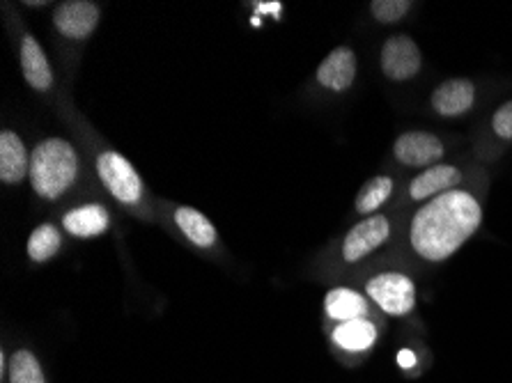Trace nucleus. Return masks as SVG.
Listing matches in <instances>:
<instances>
[{
	"label": "nucleus",
	"mask_w": 512,
	"mask_h": 383,
	"mask_svg": "<svg viewBox=\"0 0 512 383\" xmlns=\"http://www.w3.org/2000/svg\"><path fill=\"white\" fill-rule=\"evenodd\" d=\"M393 154L409 168H425L444 156V143L437 136L425 134V131H409V134H402L395 140Z\"/></svg>",
	"instance_id": "7"
},
{
	"label": "nucleus",
	"mask_w": 512,
	"mask_h": 383,
	"mask_svg": "<svg viewBox=\"0 0 512 383\" xmlns=\"http://www.w3.org/2000/svg\"><path fill=\"white\" fill-rule=\"evenodd\" d=\"M391 234V225L389 218L382 214H372L366 221L354 225L352 230L347 232V237L343 241V257L345 262H359L363 257L370 255L372 250H377L379 246L389 239Z\"/></svg>",
	"instance_id": "6"
},
{
	"label": "nucleus",
	"mask_w": 512,
	"mask_h": 383,
	"mask_svg": "<svg viewBox=\"0 0 512 383\" xmlns=\"http://www.w3.org/2000/svg\"><path fill=\"white\" fill-rule=\"evenodd\" d=\"M476 101V88L469 78H451L432 92V108L441 117L464 115Z\"/></svg>",
	"instance_id": "10"
},
{
	"label": "nucleus",
	"mask_w": 512,
	"mask_h": 383,
	"mask_svg": "<svg viewBox=\"0 0 512 383\" xmlns=\"http://www.w3.org/2000/svg\"><path fill=\"white\" fill-rule=\"evenodd\" d=\"M377 340V328L368 319H354V322L340 324L333 331V342L347 351H366Z\"/></svg>",
	"instance_id": "17"
},
{
	"label": "nucleus",
	"mask_w": 512,
	"mask_h": 383,
	"mask_svg": "<svg viewBox=\"0 0 512 383\" xmlns=\"http://www.w3.org/2000/svg\"><path fill=\"white\" fill-rule=\"evenodd\" d=\"M30 175V159L21 138L12 131L0 134V179L5 184H17Z\"/></svg>",
	"instance_id": "12"
},
{
	"label": "nucleus",
	"mask_w": 512,
	"mask_h": 383,
	"mask_svg": "<svg viewBox=\"0 0 512 383\" xmlns=\"http://www.w3.org/2000/svg\"><path fill=\"white\" fill-rule=\"evenodd\" d=\"M393 193V179L386 175L372 177L370 182L361 186L359 195H356V211L361 214H372V211L379 209L386 200L391 198Z\"/></svg>",
	"instance_id": "18"
},
{
	"label": "nucleus",
	"mask_w": 512,
	"mask_h": 383,
	"mask_svg": "<svg viewBox=\"0 0 512 383\" xmlns=\"http://www.w3.org/2000/svg\"><path fill=\"white\" fill-rule=\"evenodd\" d=\"M356 78V56L349 46H338L317 67V83L333 92L352 88Z\"/></svg>",
	"instance_id": "9"
},
{
	"label": "nucleus",
	"mask_w": 512,
	"mask_h": 383,
	"mask_svg": "<svg viewBox=\"0 0 512 383\" xmlns=\"http://www.w3.org/2000/svg\"><path fill=\"white\" fill-rule=\"evenodd\" d=\"M21 67L23 76L30 88L35 90H49L53 83V72L49 60H46L42 46L35 42L33 37H26L21 44Z\"/></svg>",
	"instance_id": "13"
},
{
	"label": "nucleus",
	"mask_w": 512,
	"mask_h": 383,
	"mask_svg": "<svg viewBox=\"0 0 512 383\" xmlns=\"http://www.w3.org/2000/svg\"><path fill=\"white\" fill-rule=\"evenodd\" d=\"M175 223L180 225V230L189 237L193 244L200 248H209L216 244V230L214 225L209 223L205 214H200L198 209L193 207H180L175 211Z\"/></svg>",
	"instance_id": "16"
},
{
	"label": "nucleus",
	"mask_w": 512,
	"mask_h": 383,
	"mask_svg": "<svg viewBox=\"0 0 512 383\" xmlns=\"http://www.w3.org/2000/svg\"><path fill=\"white\" fill-rule=\"evenodd\" d=\"M483 209L467 191H448L432 198L411 218V248L423 260L444 262L476 234Z\"/></svg>",
	"instance_id": "1"
},
{
	"label": "nucleus",
	"mask_w": 512,
	"mask_h": 383,
	"mask_svg": "<svg viewBox=\"0 0 512 383\" xmlns=\"http://www.w3.org/2000/svg\"><path fill=\"white\" fill-rule=\"evenodd\" d=\"M10 383H46L40 361L30 351L21 349L12 356Z\"/></svg>",
	"instance_id": "20"
},
{
	"label": "nucleus",
	"mask_w": 512,
	"mask_h": 383,
	"mask_svg": "<svg viewBox=\"0 0 512 383\" xmlns=\"http://www.w3.org/2000/svg\"><path fill=\"white\" fill-rule=\"evenodd\" d=\"M108 211L99 205H85L62 218V225H65L69 234L74 237H97V234H104L108 228Z\"/></svg>",
	"instance_id": "15"
},
{
	"label": "nucleus",
	"mask_w": 512,
	"mask_h": 383,
	"mask_svg": "<svg viewBox=\"0 0 512 383\" xmlns=\"http://www.w3.org/2000/svg\"><path fill=\"white\" fill-rule=\"evenodd\" d=\"M62 244L60 232L53 225H40L28 239V257L33 262H46L58 253Z\"/></svg>",
	"instance_id": "19"
},
{
	"label": "nucleus",
	"mask_w": 512,
	"mask_h": 383,
	"mask_svg": "<svg viewBox=\"0 0 512 383\" xmlns=\"http://www.w3.org/2000/svg\"><path fill=\"white\" fill-rule=\"evenodd\" d=\"M398 363L402 367H414L416 365V358H414V354H411V351H402V354L398 356Z\"/></svg>",
	"instance_id": "23"
},
{
	"label": "nucleus",
	"mask_w": 512,
	"mask_h": 383,
	"mask_svg": "<svg viewBox=\"0 0 512 383\" xmlns=\"http://www.w3.org/2000/svg\"><path fill=\"white\" fill-rule=\"evenodd\" d=\"M58 33L69 39H85L92 35V30L99 23V7L88 0H69L62 3L53 14Z\"/></svg>",
	"instance_id": "8"
},
{
	"label": "nucleus",
	"mask_w": 512,
	"mask_h": 383,
	"mask_svg": "<svg viewBox=\"0 0 512 383\" xmlns=\"http://www.w3.org/2000/svg\"><path fill=\"white\" fill-rule=\"evenodd\" d=\"M97 173L106 184V189L113 193L115 200L124 205H134L141 198L143 184L134 166L118 152H104L97 159Z\"/></svg>",
	"instance_id": "4"
},
{
	"label": "nucleus",
	"mask_w": 512,
	"mask_h": 383,
	"mask_svg": "<svg viewBox=\"0 0 512 383\" xmlns=\"http://www.w3.org/2000/svg\"><path fill=\"white\" fill-rule=\"evenodd\" d=\"M324 308H327V315L340 324L354 322V319H363L368 315L366 299L359 292L347 287L331 289L327 299H324Z\"/></svg>",
	"instance_id": "14"
},
{
	"label": "nucleus",
	"mask_w": 512,
	"mask_h": 383,
	"mask_svg": "<svg viewBox=\"0 0 512 383\" xmlns=\"http://www.w3.org/2000/svg\"><path fill=\"white\" fill-rule=\"evenodd\" d=\"M366 289L370 299L384 312H389V315H409L416 306V287L407 276H402V273L389 271L382 273V276H375Z\"/></svg>",
	"instance_id": "3"
},
{
	"label": "nucleus",
	"mask_w": 512,
	"mask_h": 383,
	"mask_svg": "<svg viewBox=\"0 0 512 383\" xmlns=\"http://www.w3.org/2000/svg\"><path fill=\"white\" fill-rule=\"evenodd\" d=\"M382 72L391 81H409L421 72V49L407 35H393L382 46Z\"/></svg>",
	"instance_id": "5"
},
{
	"label": "nucleus",
	"mask_w": 512,
	"mask_h": 383,
	"mask_svg": "<svg viewBox=\"0 0 512 383\" xmlns=\"http://www.w3.org/2000/svg\"><path fill=\"white\" fill-rule=\"evenodd\" d=\"M492 127L496 136H501L503 140H512V101L503 104L499 111L494 113Z\"/></svg>",
	"instance_id": "22"
},
{
	"label": "nucleus",
	"mask_w": 512,
	"mask_h": 383,
	"mask_svg": "<svg viewBox=\"0 0 512 383\" xmlns=\"http://www.w3.org/2000/svg\"><path fill=\"white\" fill-rule=\"evenodd\" d=\"M462 182V173L455 166H432L409 184V195L414 200L439 198Z\"/></svg>",
	"instance_id": "11"
},
{
	"label": "nucleus",
	"mask_w": 512,
	"mask_h": 383,
	"mask_svg": "<svg viewBox=\"0 0 512 383\" xmlns=\"http://www.w3.org/2000/svg\"><path fill=\"white\" fill-rule=\"evenodd\" d=\"M79 159L74 147L60 138L40 143L30 156V179L33 189L46 200H56L74 184Z\"/></svg>",
	"instance_id": "2"
},
{
	"label": "nucleus",
	"mask_w": 512,
	"mask_h": 383,
	"mask_svg": "<svg viewBox=\"0 0 512 383\" xmlns=\"http://www.w3.org/2000/svg\"><path fill=\"white\" fill-rule=\"evenodd\" d=\"M411 7L414 3H409V0H375V3H370V12L377 21L395 23L405 19Z\"/></svg>",
	"instance_id": "21"
}]
</instances>
